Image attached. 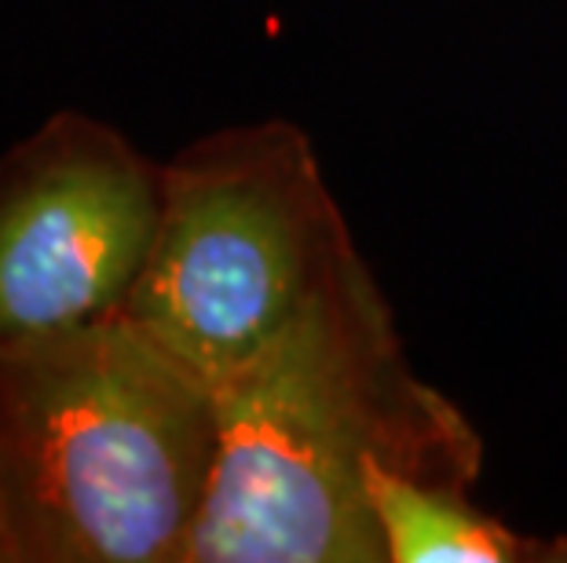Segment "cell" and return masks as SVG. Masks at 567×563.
<instances>
[{"label": "cell", "mask_w": 567, "mask_h": 563, "mask_svg": "<svg viewBox=\"0 0 567 563\" xmlns=\"http://www.w3.org/2000/svg\"><path fill=\"white\" fill-rule=\"evenodd\" d=\"M355 253L308 132L289 117L227 125L162 161L158 223L122 311L213 385Z\"/></svg>", "instance_id": "cell-3"}, {"label": "cell", "mask_w": 567, "mask_h": 563, "mask_svg": "<svg viewBox=\"0 0 567 563\" xmlns=\"http://www.w3.org/2000/svg\"><path fill=\"white\" fill-rule=\"evenodd\" d=\"M213 472L184 563H384L373 465L454 487L484 476V436L410 366L363 253L213 380Z\"/></svg>", "instance_id": "cell-1"}, {"label": "cell", "mask_w": 567, "mask_h": 563, "mask_svg": "<svg viewBox=\"0 0 567 563\" xmlns=\"http://www.w3.org/2000/svg\"><path fill=\"white\" fill-rule=\"evenodd\" d=\"M367 490L384 563H567V531H520L480 509L473 487L373 465Z\"/></svg>", "instance_id": "cell-5"}, {"label": "cell", "mask_w": 567, "mask_h": 563, "mask_svg": "<svg viewBox=\"0 0 567 563\" xmlns=\"http://www.w3.org/2000/svg\"><path fill=\"white\" fill-rule=\"evenodd\" d=\"M0 563H4V560H0Z\"/></svg>", "instance_id": "cell-6"}, {"label": "cell", "mask_w": 567, "mask_h": 563, "mask_svg": "<svg viewBox=\"0 0 567 563\" xmlns=\"http://www.w3.org/2000/svg\"><path fill=\"white\" fill-rule=\"evenodd\" d=\"M162 161L84 111L0 154V341L117 315L158 223Z\"/></svg>", "instance_id": "cell-4"}, {"label": "cell", "mask_w": 567, "mask_h": 563, "mask_svg": "<svg viewBox=\"0 0 567 563\" xmlns=\"http://www.w3.org/2000/svg\"><path fill=\"white\" fill-rule=\"evenodd\" d=\"M213 385L125 311L0 341V560L184 563Z\"/></svg>", "instance_id": "cell-2"}]
</instances>
